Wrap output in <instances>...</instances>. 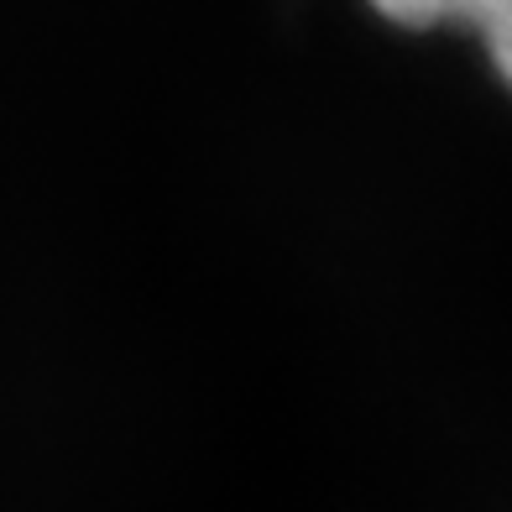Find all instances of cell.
Instances as JSON below:
<instances>
[{
    "instance_id": "7a4b0ae2",
    "label": "cell",
    "mask_w": 512,
    "mask_h": 512,
    "mask_svg": "<svg viewBox=\"0 0 512 512\" xmlns=\"http://www.w3.org/2000/svg\"><path fill=\"white\" fill-rule=\"evenodd\" d=\"M476 42L486 48V58H492L497 79L512 89V0H497V11H492V21L476 32Z\"/></svg>"
},
{
    "instance_id": "6da1fadb",
    "label": "cell",
    "mask_w": 512,
    "mask_h": 512,
    "mask_svg": "<svg viewBox=\"0 0 512 512\" xmlns=\"http://www.w3.org/2000/svg\"><path fill=\"white\" fill-rule=\"evenodd\" d=\"M366 6L408 32H471L476 37L492 21L497 0H366Z\"/></svg>"
}]
</instances>
